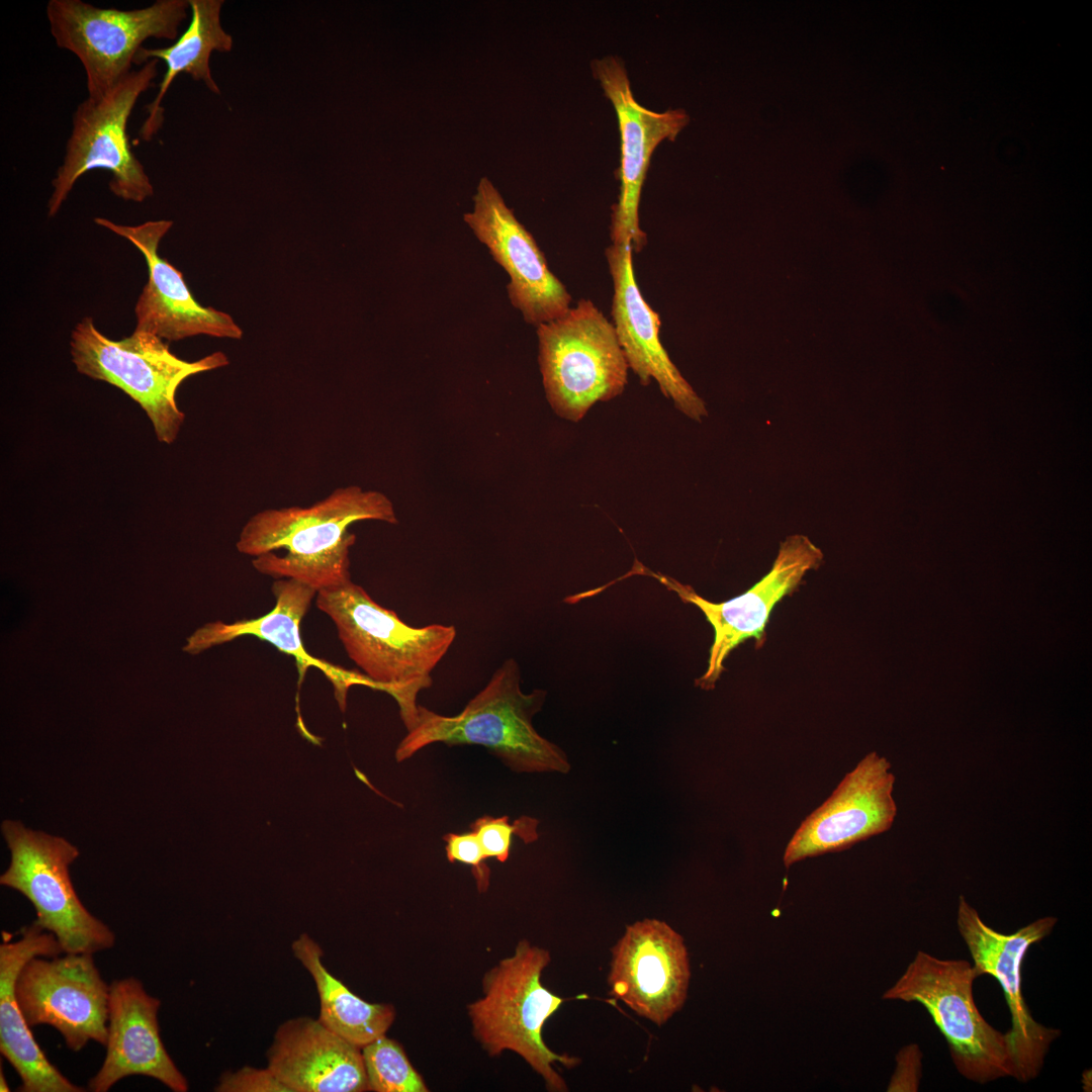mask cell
Returning a JSON list of instances; mask_svg holds the SVG:
<instances>
[{
	"instance_id": "obj_1",
	"label": "cell",
	"mask_w": 1092,
	"mask_h": 1092,
	"mask_svg": "<svg viewBox=\"0 0 1092 1092\" xmlns=\"http://www.w3.org/2000/svg\"><path fill=\"white\" fill-rule=\"evenodd\" d=\"M374 520L396 524L390 499L356 485L334 490L307 508L269 509L243 527L237 549L254 557V568L276 579L291 578L316 592L351 580L352 524Z\"/></svg>"
},
{
	"instance_id": "obj_2",
	"label": "cell",
	"mask_w": 1092,
	"mask_h": 1092,
	"mask_svg": "<svg viewBox=\"0 0 1092 1092\" xmlns=\"http://www.w3.org/2000/svg\"><path fill=\"white\" fill-rule=\"evenodd\" d=\"M315 599L350 659L375 689L395 699L408 729L418 713L417 697L432 686L431 673L453 644L455 627H412L352 580L318 590Z\"/></svg>"
},
{
	"instance_id": "obj_3",
	"label": "cell",
	"mask_w": 1092,
	"mask_h": 1092,
	"mask_svg": "<svg viewBox=\"0 0 1092 1092\" xmlns=\"http://www.w3.org/2000/svg\"><path fill=\"white\" fill-rule=\"evenodd\" d=\"M520 681L519 664L509 658L459 714L444 716L419 705L415 722L396 750L397 759L434 743L481 745L518 772L567 774L570 763L565 752L542 737L532 723L546 692L525 694Z\"/></svg>"
},
{
	"instance_id": "obj_4",
	"label": "cell",
	"mask_w": 1092,
	"mask_h": 1092,
	"mask_svg": "<svg viewBox=\"0 0 1092 1092\" xmlns=\"http://www.w3.org/2000/svg\"><path fill=\"white\" fill-rule=\"evenodd\" d=\"M550 961L547 949L520 941L512 956L485 973L483 996L467 1009L473 1034L490 1057L512 1051L543 1078L548 1090L562 1092L567 1085L553 1064L571 1068L579 1060L552 1052L542 1037L545 1022L564 1001L541 982Z\"/></svg>"
},
{
	"instance_id": "obj_5",
	"label": "cell",
	"mask_w": 1092,
	"mask_h": 1092,
	"mask_svg": "<svg viewBox=\"0 0 1092 1092\" xmlns=\"http://www.w3.org/2000/svg\"><path fill=\"white\" fill-rule=\"evenodd\" d=\"M70 352L79 373L110 383L136 401L152 422L157 439L165 444L176 440L184 422L176 401L181 383L229 363L222 352L196 361L180 359L161 338L144 331L111 340L90 316L73 329Z\"/></svg>"
},
{
	"instance_id": "obj_6",
	"label": "cell",
	"mask_w": 1092,
	"mask_h": 1092,
	"mask_svg": "<svg viewBox=\"0 0 1092 1092\" xmlns=\"http://www.w3.org/2000/svg\"><path fill=\"white\" fill-rule=\"evenodd\" d=\"M979 977L966 960H943L918 950L883 998L917 1002L945 1038L958 1072L985 1084L1014 1078L1006 1032L994 1028L978 1010L973 985Z\"/></svg>"
},
{
	"instance_id": "obj_7",
	"label": "cell",
	"mask_w": 1092,
	"mask_h": 1092,
	"mask_svg": "<svg viewBox=\"0 0 1092 1092\" xmlns=\"http://www.w3.org/2000/svg\"><path fill=\"white\" fill-rule=\"evenodd\" d=\"M537 335L546 397L559 417L578 422L597 401L624 391L625 354L613 324L590 300L539 325Z\"/></svg>"
},
{
	"instance_id": "obj_8",
	"label": "cell",
	"mask_w": 1092,
	"mask_h": 1092,
	"mask_svg": "<svg viewBox=\"0 0 1092 1092\" xmlns=\"http://www.w3.org/2000/svg\"><path fill=\"white\" fill-rule=\"evenodd\" d=\"M158 62L151 60L132 70L104 96L79 103L64 161L52 180L50 217L61 209L78 179L91 170L108 171L110 191L123 200L143 202L153 196L151 180L130 148L127 122L140 96L154 85Z\"/></svg>"
},
{
	"instance_id": "obj_9",
	"label": "cell",
	"mask_w": 1092,
	"mask_h": 1092,
	"mask_svg": "<svg viewBox=\"0 0 1092 1092\" xmlns=\"http://www.w3.org/2000/svg\"><path fill=\"white\" fill-rule=\"evenodd\" d=\"M188 7L185 0H157L130 10L99 8L81 0H50L47 17L56 44L82 64L88 97L97 99L132 71L145 40L177 38Z\"/></svg>"
},
{
	"instance_id": "obj_10",
	"label": "cell",
	"mask_w": 1092,
	"mask_h": 1092,
	"mask_svg": "<svg viewBox=\"0 0 1092 1092\" xmlns=\"http://www.w3.org/2000/svg\"><path fill=\"white\" fill-rule=\"evenodd\" d=\"M1 830L10 850L0 884L22 894L34 907L33 921L53 933L65 953H92L111 948L114 932L80 901L70 864L79 850L63 837L5 820Z\"/></svg>"
},
{
	"instance_id": "obj_11",
	"label": "cell",
	"mask_w": 1092,
	"mask_h": 1092,
	"mask_svg": "<svg viewBox=\"0 0 1092 1092\" xmlns=\"http://www.w3.org/2000/svg\"><path fill=\"white\" fill-rule=\"evenodd\" d=\"M823 553L805 535H791L781 543L771 569L745 593L722 603L710 602L689 585L665 574L654 572L635 560L626 576L641 574L657 579L685 602L698 607L714 631L708 666L695 680L702 690L710 691L725 670L724 661L738 645L748 639L761 648L766 640L765 627L776 605L793 594L810 570L817 569Z\"/></svg>"
},
{
	"instance_id": "obj_12",
	"label": "cell",
	"mask_w": 1092,
	"mask_h": 1092,
	"mask_svg": "<svg viewBox=\"0 0 1092 1092\" xmlns=\"http://www.w3.org/2000/svg\"><path fill=\"white\" fill-rule=\"evenodd\" d=\"M1057 922V917L1045 916L1006 934L987 925L964 896L959 899L957 926L973 966L979 976L995 978L1004 992L1011 1015V1028L1006 1036L1014 1078L1023 1083L1039 1075L1051 1044L1061 1034L1060 1029L1046 1027L1032 1017L1023 997L1021 979L1026 952L1046 937Z\"/></svg>"
},
{
	"instance_id": "obj_13",
	"label": "cell",
	"mask_w": 1092,
	"mask_h": 1092,
	"mask_svg": "<svg viewBox=\"0 0 1092 1092\" xmlns=\"http://www.w3.org/2000/svg\"><path fill=\"white\" fill-rule=\"evenodd\" d=\"M15 990L30 1027L53 1026L74 1052L90 1040L106 1044L109 985L92 953L34 957L20 971Z\"/></svg>"
},
{
	"instance_id": "obj_14",
	"label": "cell",
	"mask_w": 1092,
	"mask_h": 1092,
	"mask_svg": "<svg viewBox=\"0 0 1092 1092\" xmlns=\"http://www.w3.org/2000/svg\"><path fill=\"white\" fill-rule=\"evenodd\" d=\"M594 76L617 114L621 141L618 201L613 205L611 239L614 245L630 244L636 252L646 245L640 228L641 191L651 156L665 140L674 141L690 121L684 109L656 112L634 97L623 61L607 56L592 63Z\"/></svg>"
},
{
	"instance_id": "obj_15",
	"label": "cell",
	"mask_w": 1092,
	"mask_h": 1092,
	"mask_svg": "<svg viewBox=\"0 0 1092 1092\" xmlns=\"http://www.w3.org/2000/svg\"><path fill=\"white\" fill-rule=\"evenodd\" d=\"M473 203L464 221L509 275L511 303L536 327L563 315L570 308L571 295L488 178L479 180Z\"/></svg>"
},
{
	"instance_id": "obj_16",
	"label": "cell",
	"mask_w": 1092,
	"mask_h": 1092,
	"mask_svg": "<svg viewBox=\"0 0 1092 1092\" xmlns=\"http://www.w3.org/2000/svg\"><path fill=\"white\" fill-rule=\"evenodd\" d=\"M894 784L890 761L875 751L867 754L802 822L786 847V868L889 830L897 815Z\"/></svg>"
},
{
	"instance_id": "obj_17",
	"label": "cell",
	"mask_w": 1092,
	"mask_h": 1092,
	"mask_svg": "<svg viewBox=\"0 0 1092 1092\" xmlns=\"http://www.w3.org/2000/svg\"><path fill=\"white\" fill-rule=\"evenodd\" d=\"M690 978L685 940L664 921L645 918L627 925L612 948L610 994L657 1025L681 1009Z\"/></svg>"
},
{
	"instance_id": "obj_18",
	"label": "cell",
	"mask_w": 1092,
	"mask_h": 1092,
	"mask_svg": "<svg viewBox=\"0 0 1092 1092\" xmlns=\"http://www.w3.org/2000/svg\"><path fill=\"white\" fill-rule=\"evenodd\" d=\"M94 221L129 241L146 260L149 276L134 306L135 331L167 341L197 335L242 338V329L230 314L197 302L182 272L160 257L159 244L173 225L172 220H149L136 225L119 224L104 217H96Z\"/></svg>"
},
{
	"instance_id": "obj_19",
	"label": "cell",
	"mask_w": 1092,
	"mask_h": 1092,
	"mask_svg": "<svg viewBox=\"0 0 1092 1092\" xmlns=\"http://www.w3.org/2000/svg\"><path fill=\"white\" fill-rule=\"evenodd\" d=\"M630 244L610 246L606 257L613 279V326L628 366L642 385L655 379L662 394L692 420L707 416L703 399L670 360L659 340L660 318L637 285Z\"/></svg>"
},
{
	"instance_id": "obj_20",
	"label": "cell",
	"mask_w": 1092,
	"mask_h": 1092,
	"mask_svg": "<svg viewBox=\"0 0 1092 1092\" xmlns=\"http://www.w3.org/2000/svg\"><path fill=\"white\" fill-rule=\"evenodd\" d=\"M160 1000L149 995L135 978L109 985L106 1055L88 1083L93 1092H106L121 1079L141 1075L160 1081L174 1092L188 1083L161 1039Z\"/></svg>"
},
{
	"instance_id": "obj_21",
	"label": "cell",
	"mask_w": 1092,
	"mask_h": 1092,
	"mask_svg": "<svg viewBox=\"0 0 1092 1092\" xmlns=\"http://www.w3.org/2000/svg\"><path fill=\"white\" fill-rule=\"evenodd\" d=\"M267 1067L290 1092L369 1091L361 1048L299 1016L280 1024L267 1053Z\"/></svg>"
},
{
	"instance_id": "obj_22",
	"label": "cell",
	"mask_w": 1092,
	"mask_h": 1092,
	"mask_svg": "<svg viewBox=\"0 0 1092 1092\" xmlns=\"http://www.w3.org/2000/svg\"><path fill=\"white\" fill-rule=\"evenodd\" d=\"M11 941L2 932L0 944V1052L18 1074L20 1092H82L47 1058L30 1031L16 999V981L34 957L54 958L63 951L56 936L32 922Z\"/></svg>"
},
{
	"instance_id": "obj_23",
	"label": "cell",
	"mask_w": 1092,
	"mask_h": 1092,
	"mask_svg": "<svg viewBox=\"0 0 1092 1092\" xmlns=\"http://www.w3.org/2000/svg\"><path fill=\"white\" fill-rule=\"evenodd\" d=\"M275 606L267 614L231 624L220 621L206 623L187 638L183 651L198 654L212 646L233 641L244 635L256 636L281 652L294 657L300 679L309 667L321 669L331 680L343 704L348 689L354 685L374 689L363 673L344 669L310 655L300 636V624L317 592L291 578L277 579L272 585Z\"/></svg>"
},
{
	"instance_id": "obj_24",
	"label": "cell",
	"mask_w": 1092,
	"mask_h": 1092,
	"mask_svg": "<svg viewBox=\"0 0 1092 1092\" xmlns=\"http://www.w3.org/2000/svg\"><path fill=\"white\" fill-rule=\"evenodd\" d=\"M191 20L185 31L174 44L167 48H141L134 58V65L143 66L151 60H162L166 72L159 84V91L154 100L146 106L147 117L139 131L140 138L151 142L164 123L162 101L172 82L181 73L190 75L194 80H201L213 93L219 89L212 79L209 58L213 51L228 53L233 48V38L220 24L222 0H189Z\"/></svg>"
},
{
	"instance_id": "obj_25",
	"label": "cell",
	"mask_w": 1092,
	"mask_h": 1092,
	"mask_svg": "<svg viewBox=\"0 0 1092 1092\" xmlns=\"http://www.w3.org/2000/svg\"><path fill=\"white\" fill-rule=\"evenodd\" d=\"M291 949L313 979L320 1001L317 1019L326 1027L361 1049L386 1033L395 1019L392 1005L369 1003L350 991L327 970L323 948L307 933H301Z\"/></svg>"
},
{
	"instance_id": "obj_26",
	"label": "cell",
	"mask_w": 1092,
	"mask_h": 1092,
	"mask_svg": "<svg viewBox=\"0 0 1092 1092\" xmlns=\"http://www.w3.org/2000/svg\"><path fill=\"white\" fill-rule=\"evenodd\" d=\"M369 1091L427 1092L402 1046L384 1035L361 1049Z\"/></svg>"
},
{
	"instance_id": "obj_27",
	"label": "cell",
	"mask_w": 1092,
	"mask_h": 1092,
	"mask_svg": "<svg viewBox=\"0 0 1092 1092\" xmlns=\"http://www.w3.org/2000/svg\"><path fill=\"white\" fill-rule=\"evenodd\" d=\"M538 824L537 819L529 816L520 817L513 823H510L507 816H482L470 827L476 834L487 858L494 857L504 862L510 855L513 835H517L525 843L534 842L538 839Z\"/></svg>"
},
{
	"instance_id": "obj_28",
	"label": "cell",
	"mask_w": 1092,
	"mask_h": 1092,
	"mask_svg": "<svg viewBox=\"0 0 1092 1092\" xmlns=\"http://www.w3.org/2000/svg\"><path fill=\"white\" fill-rule=\"evenodd\" d=\"M443 840L446 842L448 860L471 866L479 890H485L488 885V868L485 864L487 856L476 834L472 830L461 834L447 833L443 836Z\"/></svg>"
},
{
	"instance_id": "obj_29",
	"label": "cell",
	"mask_w": 1092,
	"mask_h": 1092,
	"mask_svg": "<svg viewBox=\"0 0 1092 1092\" xmlns=\"http://www.w3.org/2000/svg\"><path fill=\"white\" fill-rule=\"evenodd\" d=\"M216 1092H290L270 1070L244 1066L234 1072H224L217 1085Z\"/></svg>"
},
{
	"instance_id": "obj_30",
	"label": "cell",
	"mask_w": 1092,
	"mask_h": 1092,
	"mask_svg": "<svg viewBox=\"0 0 1092 1092\" xmlns=\"http://www.w3.org/2000/svg\"><path fill=\"white\" fill-rule=\"evenodd\" d=\"M922 1053L915 1043L902 1048L896 1056V1069L887 1091H917L921 1077Z\"/></svg>"
},
{
	"instance_id": "obj_31",
	"label": "cell",
	"mask_w": 1092,
	"mask_h": 1092,
	"mask_svg": "<svg viewBox=\"0 0 1092 1092\" xmlns=\"http://www.w3.org/2000/svg\"><path fill=\"white\" fill-rule=\"evenodd\" d=\"M0 1091H1V1092H7V1091H10V1089H9V1086H8V1084H7V1080H6L5 1076H4V1072H3L2 1068L0 1069Z\"/></svg>"
}]
</instances>
